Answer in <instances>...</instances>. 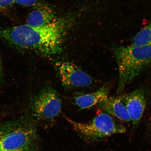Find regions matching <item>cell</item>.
<instances>
[{
    "instance_id": "obj_1",
    "label": "cell",
    "mask_w": 151,
    "mask_h": 151,
    "mask_svg": "<svg viewBox=\"0 0 151 151\" xmlns=\"http://www.w3.org/2000/svg\"><path fill=\"white\" fill-rule=\"evenodd\" d=\"M67 19H56L40 27L27 24L0 29V39L12 46L44 56L59 54L68 28Z\"/></svg>"
},
{
    "instance_id": "obj_2",
    "label": "cell",
    "mask_w": 151,
    "mask_h": 151,
    "mask_svg": "<svg viewBox=\"0 0 151 151\" xmlns=\"http://www.w3.org/2000/svg\"><path fill=\"white\" fill-rule=\"evenodd\" d=\"M113 52L118 69L117 92L120 93L151 64V46L132 44L116 47Z\"/></svg>"
},
{
    "instance_id": "obj_3",
    "label": "cell",
    "mask_w": 151,
    "mask_h": 151,
    "mask_svg": "<svg viewBox=\"0 0 151 151\" xmlns=\"http://www.w3.org/2000/svg\"><path fill=\"white\" fill-rule=\"evenodd\" d=\"M38 137L33 124L24 119L0 124V151H37Z\"/></svg>"
},
{
    "instance_id": "obj_4",
    "label": "cell",
    "mask_w": 151,
    "mask_h": 151,
    "mask_svg": "<svg viewBox=\"0 0 151 151\" xmlns=\"http://www.w3.org/2000/svg\"><path fill=\"white\" fill-rule=\"evenodd\" d=\"M66 119L75 131L88 141H98L115 134L124 133L126 131L124 126L105 112H100L91 121L84 123Z\"/></svg>"
},
{
    "instance_id": "obj_5",
    "label": "cell",
    "mask_w": 151,
    "mask_h": 151,
    "mask_svg": "<svg viewBox=\"0 0 151 151\" xmlns=\"http://www.w3.org/2000/svg\"><path fill=\"white\" fill-rule=\"evenodd\" d=\"M62 102L58 92L52 88L43 90L34 99L32 104L34 116L40 121H53L61 112Z\"/></svg>"
},
{
    "instance_id": "obj_6",
    "label": "cell",
    "mask_w": 151,
    "mask_h": 151,
    "mask_svg": "<svg viewBox=\"0 0 151 151\" xmlns=\"http://www.w3.org/2000/svg\"><path fill=\"white\" fill-rule=\"evenodd\" d=\"M56 67L62 84L69 88L86 87L91 85V77L72 63L58 62Z\"/></svg>"
},
{
    "instance_id": "obj_7",
    "label": "cell",
    "mask_w": 151,
    "mask_h": 151,
    "mask_svg": "<svg viewBox=\"0 0 151 151\" xmlns=\"http://www.w3.org/2000/svg\"><path fill=\"white\" fill-rule=\"evenodd\" d=\"M124 98L131 121L134 125L136 126L142 118L146 107L144 92L141 89L136 90Z\"/></svg>"
},
{
    "instance_id": "obj_8",
    "label": "cell",
    "mask_w": 151,
    "mask_h": 151,
    "mask_svg": "<svg viewBox=\"0 0 151 151\" xmlns=\"http://www.w3.org/2000/svg\"><path fill=\"white\" fill-rule=\"evenodd\" d=\"M99 106L105 112L119 120L124 122L131 121L124 97H108L100 103Z\"/></svg>"
},
{
    "instance_id": "obj_9",
    "label": "cell",
    "mask_w": 151,
    "mask_h": 151,
    "mask_svg": "<svg viewBox=\"0 0 151 151\" xmlns=\"http://www.w3.org/2000/svg\"><path fill=\"white\" fill-rule=\"evenodd\" d=\"M56 18L53 11L45 5L39 4L27 17V24L34 27H40L55 20Z\"/></svg>"
},
{
    "instance_id": "obj_10",
    "label": "cell",
    "mask_w": 151,
    "mask_h": 151,
    "mask_svg": "<svg viewBox=\"0 0 151 151\" xmlns=\"http://www.w3.org/2000/svg\"><path fill=\"white\" fill-rule=\"evenodd\" d=\"M109 93V88L104 86L93 93L78 96L76 98L75 103L81 109L89 108L107 99Z\"/></svg>"
},
{
    "instance_id": "obj_11",
    "label": "cell",
    "mask_w": 151,
    "mask_h": 151,
    "mask_svg": "<svg viewBox=\"0 0 151 151\" xmlns=\"http://www.w3.org/2000/svg\"><path fill=\"white\" fill-rule=\"evenodd\" d=\"M132 45L151 46V24L146 26L135 36Z\"/></svg>"
},
{
    "instance_id": "obj_12",
    "label": "cell",
    "mask_w": 151,
    "mask_h": 151,
    "mask_svg": "<svg viewBox=\"0 0 151 151\" xmlns=\"http://www.w3.org/2000/svg\"><path fill=\"white\" fill-rule=\"evenodd\" d=\"M40 0H15V3L25 6H37L39 3Z\"/></svg>"
},
{
    "instance_id": "obj_13",
    "label": "cell",
    "mask_w": 151,
    "mask_h": 151,
    "mask_svg": "<svg viewBox=\"0 0 151 151\" xmlns=\"http://www.w3.org/2000/svg\"><path fill=\"white\" fill-rule=\"evenodd\" d=\"M15 3V0H0V10L9 8Z\"/></svg>"
},
{
    "instance_id": "obj_14",
    "label": "cell",
    "mask_w": 151,
    "mask_h": 151,
    "mask_svg": "<svg viewBox=\"0 0 151 151\" xmlns=\"http://www.w3.org/2000/svg\"><path fill=\"white\" fill-rule=\"evenodd\" d=\"M2 73V67L1 61H0V79L1 78Z\"/></svg>"
}]
</instances>
